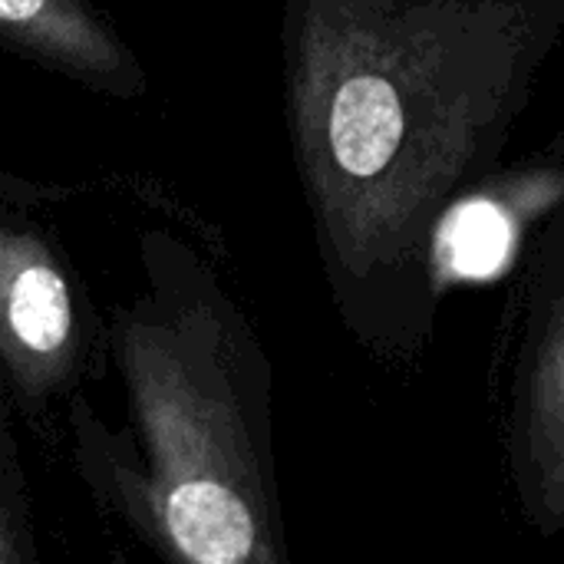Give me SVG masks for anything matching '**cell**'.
<instances>
[{
  "label": "cell",
  "mask_w": 564,
  "mask_h": 564,
  "mask_svg": "<svg viewBox=\"0 0 564 564\" xmlns=\"http://www.w3.org/2000/svg\"><path fill=\"white\" fill-rule=\"evenodd\" d=\"M562 23L564 0H291L288 122L337 278H426L440 218L496 172Z\"/></svg>",
  "instance_id": "cell-1"
},
{
  "label": "cell",
  "mask_w": 564,
  "mask_h": 564,
  "mask_svg": "<svg viewBox=\"0 0 564 564\" xmlns=\"http://www.w3.org/2000/svg\"><path fill=\"white\" fill-rule=\"evenodd\" d=\"M132 459L106 492L165 558L284 564L268 456V370L218 297L139 307L116 321Z\"/></svg>",
  "instance_id": "cell-2"
},
{
  "label": "cell",
  "mask_w": 564,
  "mask_h": 564,
  "mask_svg": "<svg viewBox=\"0 0 564 564\" xmlns=\"http://www.w3.org/2000/svg\"><path fill=\"white\" fill-rule=\"evenodd\" d=\"M564 202V132L545 152L509 172H489L440 218L426 284L433 294L456 281L496 278L516 258L522 238Z\"/></svg>",
  "instance_id": "cell-3"
},
{
  "label": "cell",
  "mask_w": 564,
  "mask_h": 564,
  "mask_svg": "<svg viewBox=\"0 0 564 564\" xmlns=\"http://www.w3.org/2000/svg\"><path fill=\"white\" fill-rule=\"evenodd\" d=\"M0 360L30 397L59 387L76 360V307L56 254L36 235L3 225Z\"/></svg>",
  "instance_id": "cell-4"
},
{
  "label": "cell",
  "mask_w": 564,
  "mask_h": 564,
  "mask_svg": "<svg viewBox=\"0 0 564 564\" xmlns=\"http://www.w3.org/2000/svg\"><path fill=\"white\" fill-rule=\"evenodd\" d=\"M516 420V476L529 519L564 529V278L529 340Z\"/></svg>",
  "instance_id": "cell-5"
},
{
  "label": "cell",
  "mask_w": 564,
  "mask_h": 564,
  "mask_svg": "<svg viewBox=\"0 0 564 564\" xmlns=\"http://www.w3.org/2000/svg\"><path fill=\"white\" fill-rule=\"evenodd\" d=\"M0 43L102 93L142 86L135 56L89 0H0Z\"/></svg>",
  "instance_id": "cell-6"
},
{
  "label": "cell",
  "mask_w": 564,
  "mask_h": 564,
  "mask_svg": "<svg viewBox=\"0 0 564 564\" xmlns=\"http://www.w3.org/2000/svg\"><path fill=\"white\" fill-rule=\"evenodd\" d=\"M26 558L23 545H20V535L13 529V519L3 506V496H0V564H20Z\"/></svg>",
  "instance_id": "cell-7"
}]
</instances>
